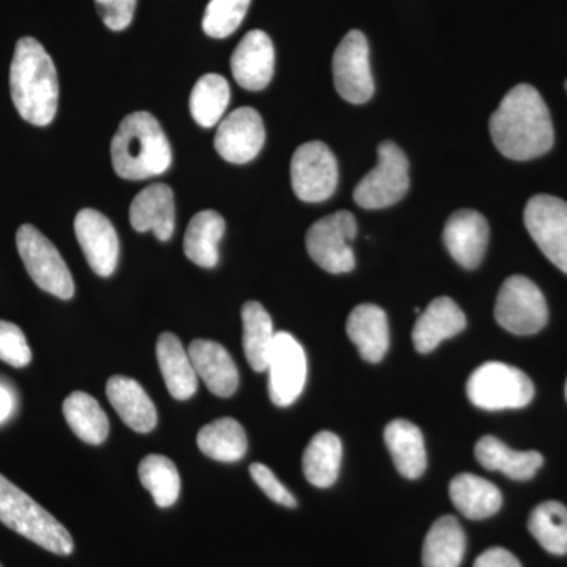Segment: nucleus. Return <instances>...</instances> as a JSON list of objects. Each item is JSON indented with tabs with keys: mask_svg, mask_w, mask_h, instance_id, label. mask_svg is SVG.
<instances>
[{
	"mask_svg": "<svg viewBox=\"0 0 567 567\" xmlns=\"http://www.w3.org/2000/svg\"><path fill=\"white\" fill-rule=\"evenodd\" d=\"M492 141L514 162L537 158L554 147L550 112L533 85L518 84L507 92L491 117Z\"/></svg>",
	"mask_w": 567,
	"mask_h": 567,
	"instance_id": "f257e3e1",
	"label": "nucleus"
},
{
	"mask_svg": "<svg viewBox=\"0 0 567 567\" xmlns=\"http://www.w3.org/2000/svg\"><path fill=\"white\" fill-rule=\"evenodd\" d=\"M10 92L25 122L47 126L54 121L59 106L58 70L51 55L32 37H24L14 48Z\"/></svg>",
	"mask_w": 567,
	"mask_h": 567,
	"instance_id": "f03ea898",
	"label": "nucleus"
},
{
	"mask_svg": "<svg viewBox=\"0 0 567 567\" xmlns=\"http://www.w3.org/2000/svg\"><path fill=\"white\" fill-rule=\"evenodd\" d=\"M112 166L125 181H145L166 173L173 151L162 125L151 112L126 115L111 142Z\"/></svg>",
	"mask_w": 567,
	"mask_h": 567,
	"instance_id": "7ed1b4c3",
	"label": "nucleus"
},
{
	"mask_svg": "<svg viewBox=\"0 0 567 567\" xmlns=\"http://www.w3.org/2000/svg\"><path fill=\"white\" fill-rule=\"evenodd\" d=\"M0 522L52 554L66 557L74 550L69 529L3 475H0Z\"/></svg>",
	"mask_w": 567,
	"mask_h": 567,
	"instance_id": "20e7f679",
	"label": "nucleus"
},
{
	"mask_svg": "<svg viewBox=\"0 0 567 567\" xmlns=\"http://www.w3.org/2000/svg\"><path fill=\"white\" fill-rule=\"evenodd\" d=\"M466 394L483 410L522 409L535 398V385L520 369L491 361L470 375Z\"/></svg>",
	"mask_w": 567,
	"mask_h": 567,
	"instance_id": "39448f33",
	"label": "nucleus"
},
{
	"mask_svg": "<svg viewBox=\"0 0 567 567\" xmlns=\"http://www.w3.org/2000/svg\"><path fill=\"white\" fill-rule=\"evenodd\" d=\"M17 246L25 270L41 290L61 300L73 297V278L50 238L44 237L32 224H24L18 229Z\"/></svg>",
	"mask_w": 567,
	"mask_h": 567,
	"instance_id": "423d86ee",
	"label": "nucleus"
},
{
	"mask_svg": "<svg viewBox=\"0 0 567 567\" xmlns=\"http://www.w3.org/2000/svg\"><path fill=\"white\" fill-rule=\"evenodd\" d=\"M409 169L405 153L394 142H382L379 147V163L354 188V203L365 210L398 204L409 192Z\"/></svg>",
	"mask_w": 567,
	"mask_h": 567,
	"instance_id": "0eeeda50",
	"label": "nucleus"
},
{
	"mask_svg": "<svg viewBox=\"0 0 567 567\" xmlns=\"http://www.w3.org/2000/svg\"><path fill=\"white\" fill-rule=\"evenodd\" d=\"M354 237L357 219L353 213L336 212L309 227L306 248L311 259L328 274H349L354 268V254L350 246Z\"/></svg>",
	"mask_w": 567,
	"mask_h": 567,
	"instance_id": "6e6552de",
	"label": "nucleus"
},
{
	"mask_svg": "<svg viewBox=\"0 0 567 567\" xmlns=\"http://www.w3.org/2000/svg\"><path fill=\"white\" fill-rule=\"evenodd\" d=\"M495 319L509 333L535 334L548 320L546 298L532 279L511 276L496 297Z\"/></svg>",
	"mask_w": 567,
	"mask_h": 567,
	"instance_id": "1a4fd4ad",
	"label": "nucleus"
},
{
	"mask_svg": "<svg viewBox=\"0 0 567 567\" xmlns=\"http://www.w3.org/2000/svg\"><path fill=\"white\" fill-rule=\"evenodd\" d=\"M338 162L323 142H306L293 153L290 178L293 192L303 203H323L338 186Z\"/></svg>",
	"mask_w": 567,
	"mask_h": 567,
	"instance_id": "9d476101",
	"label": "nucleus"
},
{
	"mask_svg": "<svg viewBox=\"0 0 567 567\" xmlns=\"http://www.w3.org/2000/svg\"><path fill=\"white\" fill-rule=\"evenodd\" d=\"M524 219L544 256L567 275V203L539 194L528 200Z\"/></svg>",
	"mask_w": 567,
	"mask_h": 567,
	"instance_id": "9b49d317",
	"label": "nucleus"
},
{
	"mask_svg": "<svg viewBox=\"0 0 567 567\" xmlns=\"http://www.w3.org/2000/svg\"><path fill=\"white\" fill-rule=\"evenodd\" d=\"M336 91L353 104L369 102L374 95V78L369 65V44L364 33H347L333 58Z\"/></svg>",
	"mask_w": 567,
	"mask_h": 567,
	"instance_id": "f8f14e48",
	"label": "nucleus"
},
{
	"mask_svg": "<svg viewBox=\"0 0 567 567\" xmlns=\"http://www.w3.org/2000/svg\"><path fill=\"white\" fill-rule=\"evenodd\" d=\"M270 398L275 405H292L306 383V354L300 342L289 333H276L274 349L268 360Z\"/></svg>",
	"mask_w": 567,
	"mask_h": 567,
	"instance_id": "ddd939ff",
	"label": "nucleus"
},
{
	"mask_svg": "<svg viewBox=\"0 0 567 567\" xmlns=\"http://www.w3.org/2000/svg\"><path fill=\"white\" fill-rule=\"evenodd\" d=\"M265 144V126L259 112L240 107L219 123L215 148L226 162L245 164L252 162Z\"/></svg>",
	"mask_w": 567,
	"mask_h": 567,
	"instance_id": "4468645a",
	"label": "nucleus"
},
{
	"mask_svg": "<svg viewBox=\"0 0 567 567\" xmlns=\"http://www.w3.org/2000/svg\"><path fill=\"white\" fill-rule=\"evenodd\" d=\"M74 233L92 270L102 278L114 274L121 245L110 219L93 208H84L74 219Z\"/></svg>",
	"mask_w": 567,
	"mask_h": 567,
	"instance_id": "2eb2a0df",
	"label": "nucleus"
},
{
	"mask_svg": "<svg viewBox=\"0 0 567 567\" xmlns=\"http://www.w3.org/2000/svg\"><path fill=\"white\" fill-rule=\"evenodd\" d=\"M487 219L475 210H457L443 230V244L453 259L468 270L480 267L488 245Z\"/></svg>",
	"mask_w": 567,
	"mask_h": 567,
	"instance_id": "dca6fc26",
	"label": "nucleus"
},
{
	"mask_svg": "<svg viewBox=\"0 0 567 567\" xmlns=\"http://www.w3.org/2000/svg\"><path fill=\"white\" fill-rule=\"evenodd\" d=\"M230 69L237 84L246 91H262L275 73V48L262 31L246 33L235 48Z\"/></svg>",
	"mask_w": 567,
	"mask_h": 567,
	"instance_id": "f3484780",
	"label": "nucleus"
},
{
	"mask_svg": "<svg viewBox=\"0 0 567 567\" xmlns=\"http://www.w3.org/2000/svg\"><path fill=\"white\" fill-rule=\"evenodd\" d=\"M130 221L137 233L152 230L158 240H169L175 229L173 189L164 183L142 189L130 207Z\"/></svg>",
	"mask_w": 567,
	"mask_h": 567,
	"instance_id": "a211bd4d",
	"label": "nucleus"
},
{
	"mask_svg": "<svg viewBox=\"0 0 567 567\" xmlns=\"http://www.w3.org/2000/svg\"><path fill=\"white\" fill-rule=\"evenodd\" d=\"M197 377L204 380L210 393L218 398H230L240 383L237 364L221 344L208 339H196L189 346Z\"/></svg>",
	"mask_w": 567,
	"mask_h": 567,
	"instance_id": "6ab92c4d",
	"label": "nucleus"
},
{
	"mask_svg": "<svg viewBox=\"0 0 567 567\" xmlns=\"http://www.w3.org/2000/svg\"><path fill=\"white\" fill-rule=\"evenodd\" d=\"M466 317L456 301L447 297L435 298L421 312L413 328V346L420 353H431L447 338L464 331Z\"/></svg>",
	"mask_w": 567,
	"mask_h": 567,
	"instance_id": "aec40b11",
	"label": "nucleus"
},
{
	"mask_svg": "<svg viewBox=\"0 0 567 567\" xmlns=\"http://www.w3.org/2000/svg\"><path fill=\"white\" fill-rule=\"evenodd\" d=\"M107 399L123 423L140 434H148L158 423L155 404L147 391L130 377L114 375L107 380Z\"/></svg>",
	"mask_w": 567,
	"mask_h": 567,
	"instance_id": "412c9836",
	"label": "nucleus"
},
{
	"mask_svg": "<svg viewBox=\"0 0 567 567\" xmlns=\"http://www.w3.org/2000/svg\"><path fill=\"white\" fill-rule=\"evenodd\" d=\"M347 334L358 347L364 361L379 363L390 347V327L385 311L371 303L357 306L347 320Z\"/></svg>",
	"mask_w": 567,
	"mask_h": 567,
	"instance_id": "4be33fe9",
	"label": "nucleus"
},
{
	"mask_svg": "<svg viewBox=\"0 0 567 567\" xmlns=\"http://www.w3.org/2000/svg\"><path fill=\"white\" fill-rule=\"evenodd\" d=\"M156 358L167 391L177 401H188L197 391L196 369L181 339L173 333L159 334Z\"/></svg>",
	"mask_w": 567,
	"mask_h": 567,
	"instance_id": "5701e85b",
	"label": "nucleus"
},
{
	"mask_svg": "<svg viewBox=\"0 0 567 567\" xmlns=\"http://www.w3.org/2000/svg\"><path fill=\"white\" fill-rule=\"evenodd\" d=\"M477 462L491 472H502L511 480L528 481L544 464L543 454L537 451L511 450L495 436H483L476 443Z\"/></svg>",
	"mask_w": 567,
	"mask_h": 567,
	"instance_id": "b1692460",
	"label": "nucleus"
},
{
	"mask_svg": "<svg viewBox=\"0 0 567 567\" xmlns=\"http://www.w3.org/2000/svg\"><path fill=\"white\" fill-rule=\"evenodd\" d=\"M385 443L395 468L406 480L423 476L427 466L424 439L417 425L406 420H394L386 425Z\"/></svg>",
	"mask_w": 567,
	"mask_h": 567,
	"instance_id": "393cba45",
	"label": "nucleus"
},
{
	"mask_svg": "<svg viewBox=\"0 0 567 567\" xmlns=\"http://www.w3.org/2000/svg\"><path fill=\"white\" fill-rule=\"evenodd\" d=\"M450 496L458 513L472 520H483L498 513L503 505L502 492L484 477L462 473L453 477Z\"/></svg>",
	"mask_w": 567,
	"mask_h": 567,
	"instance_id": "a878e982",
	"label": "nucleus"
},
{
	"mask_svg": "<svg viewBox=\"0 0 567 567\" xmlns=\"http://www.w3.org/2000/svg\"><path fill=\"white\" fill-rule=\"evenodd\" d=\"M226 233L224 218L215 210L194 215L185 234V256L203 268L216 267L219 260L218 245Z\"/></svg>",
	"mask_w": 567,
	"mask_h": 567,
	"instance_id": "bb28decb",
	"label": "nucleus"
},
{
	"mask_svg": "<svg viewBox=\"0 0 567 567\" xmlns=\"http://www.w3.org/2000/svg\"><path fill=\"white\" fill-rule=\"evenodd\" d=\"M466 539L456 517L443 516L432 525L423 546L424 567H458L464 559Z\"/></svg>",
	"mask_w": 567,
	"mask_h": 567,
	"instance_id": "cd10ccee",
	"label": "nucleus"
},
{
	"mask_svg": "<svg viewBox=\"0 0 567 567\" xmlns=\"http://www.w3.org/2000/svg\"><path fill=\"white\" fill-rule=\"evenodd\" d=\"M63 415L73 434L89 445H102L110 435V420L95 398L74 391L63 402Z\"/></svg>",
	"mask_w": 567,
	"mask_h": 567,
	"instance_id": "c85d7f7f",
	"label": "nucleus"
},
{
	"mask_svg": "<svg viewBox=\"0 0 567 567\" xmlns=\"http://www.w3.org/2000/svg\"><path fill=\"white\" fill-rule=\"evenodd\" d=\"M197 446L205 456L218 462H237L248 451V436L244 425L234 417H219L204 425L197 434Z\"/></svg>",
	"mask_w": 567,
	"mask_h": 567,
	"instance_id": "c756f323",
	"label": "nucleus"
},
{
	"mask_svg": "<svg viewBox=\"0 0 567 567\" xmlns=\"http://www.w3.org/2000/svg\"><path fill=\"white\" fill-rule=\"evenodd\" d=\"M342 462V443L333 432L322 431L312 436L303 454V473L312 486H333Z\"/></svg>",
	"mask_w": 567,
	"mask_h": 567,
	"instance_id": "7c9ffc66",
	"label": "nucleus"
},
{
	"mask_svg": "<svg viewBox=\"0 0 567 567\" xmlns=\"http://www.w3.org/2000/svg\"><path fill=\"white\" fill-rule=\"evenodd\" d=\"M241 320H244L246 360L251 364L254 371H267L276 336L271 317L262 305L257 301H248L241 309Z\"/></svg>",
	"mask_w": 567,
	"mask_h": 567,
	"instance_id": "2f4dec72",
	"label": "nucleus"
},
{
	"mask_svg": "<svg viewBox=\"0 0 567 567\" xmlns=\"http://www.w3.org/2000/svg\"><path fill=\"white\" fill-rule=\"evenodd\" d=\"M229 102V82L221 74L208 73L194 85L189 110L194 121L204 128H212L223 121Z\"/></svg>",
	"mask_w": 567,
	"mask_h": 567,
	"instance_id": "473e14b6",
	"label": "nucleus"
},
{
	"mask_svg": "<svg viewBox=\"0 0 567 567\" xmlns=\"http://www.w3.org/2000/svg\"><path fill=\"white\" fill-rule=\"evenodd\" d=\"M528 529L548 554H567V507L563 503H540L533 509Z\"/></svg>",
	"mask_w": 567,
	"mask_h": 567,
	"instance_id": "72a5a7b5",
	"label": "nucleus"
},
{
	"mask_svg": "<svg viewBox=\"0 0 567 567\" xmlns=\"http://www.w3.org/2000/svg\"><path fill=\"white\" fill-rule=\"evenodd\" d=\"M142 486L151 492L159 507H171L181 495V475L171 458L162 454H148L140 464Z\"/></svg>",
	"mask_w": 567,
	"mask_h": 567,
	"instance_id": "f704fd0d",
	"label": "nucleus"
},
{
	"mask_svg": "<svg viewBox=\"0 0 567 567\" xmlns=\"http://www.w3.org/2000/svg\"><path fill=\"white\" fill-rule=\"evenodd\" d=\"M249 6L251 0H210L204 14V32L213 39L233 35L244 22Z\"/></svg>",
	"mask_w": 567,
	"mask_h": 567,
	"instance_id": "c9c22d12",
	"label": "nucleus"
},
{
	"mask_svg": "<svg viewBox=\"0 0 567 567\" xmlns=\"http://www.w3.org/2000/svg\"><path fill=\"white\" fill-rule=\"evenodd\" d=\"M0 361L25 368L32 361V350L18 324L0 320Z\"/></svg>",
	"mask_w": 567,
	"mask_h": 567,
	"instance_id": "e433bc0d",
	"label": "nucleus"
},
{
	"mask_svg": "<svg viewBox=\"0 0 567 567\" xmlns=\"http://www.w3.org/2000/svg\"><path fill=\"white\" fill-rule=\"evenodd\" d=\"M96 10L111 31H125L132 24L136 0H95Z\"/></svg>",
	"mask_w": 567,
	"mask_h": 567,
	"instance_id": "4c0bfd02",
	"label": "nucleus"
},
{
	"mask_svg": "<svg viewBox=\"0 0 567 567\" xmlns=\"http://www.w3.org/2000/svg\"><path fill=\"white\" fill-rule=\"evenodd\" d=\"M249 473H251L252 480L256 481L257 486L262 488L268 498L286 507L297 506L295 496L279 483L278 477L275 476V473L267 465L252 464L249 466Z\"/></svg>",
	"mask_w": 567,
	"mask_h": 567,
	"instance_id": "58836bf2",
	"label": "nucleus"
},
{
	"mask_svg": "<svg viewBox=\"0 0 567 567\" xmlns=\"http://www.w3.org/2000/svg\"><path fill=\"white\" fill-rule=\"evenodd\" d=\"M475 567H522L509 550L502 547L488 548L475 561Z\"/></svg>",
	"mask_w": 567,
	"mask_h": 567,
	"instance_id": "ea45409f",
	"label": "nucleus"
},
{
	"mask_svg": "<svg viewBox=\"0 0 567 567\" xmlns=\"http://www.w3.org/2000/svg\"><path fill=\"white\" fill-rule=\"evenodd\" d=\"M13 395L9 390L0 386V423H3L10 416V413L13 412Z\"/></svg>",
	"mask_w": 567,
	"mask_h": 567,
	"instance_id": "a19ab883",
	"label": "nucleus"
},
{
	"mask_svg": "<svg viewBox=\"0 0 567 567\" xmlns=\"http://www.w3.org/2000/svg\"><path fill=\"white\" fill-rule=\"evenodd\" d=\"M566 399H567V382H566Z\"/></svg>",
	"mask_w": 567,
	"mask_h": 567,
	"instance_id": "79ce46f5",
	"label": "nucleus"
},
{
	"mask_svg": "<svg viewBox=\"0 0 567 567\" xmlns=\"http://www.w3.org/2000/svg\"><path fill=\"white\" fill-rule=\"evenodd\" d=\"M566 91H567V81H566Z\"/></svg>",
	"mask_w": 567,
	"mask_h": 567,
	"instance_id": "37998d69",
	"label": "nucleus"
},
{
	"mask_svg": "<svg viewBox=\"0 0 567 567\" xmlns=\"http://www.w3.org/2000/svg\"><path fill=\"white\" fill-rule=\"evenodd\" d=\"M0 567H3L2 565H0Z\"/></svg>",
	"mask_w": 567,
	"mask_h": 567,
	"instance_id": "c03bdc74",
	"label": "nucleus"
}]
</instances>
